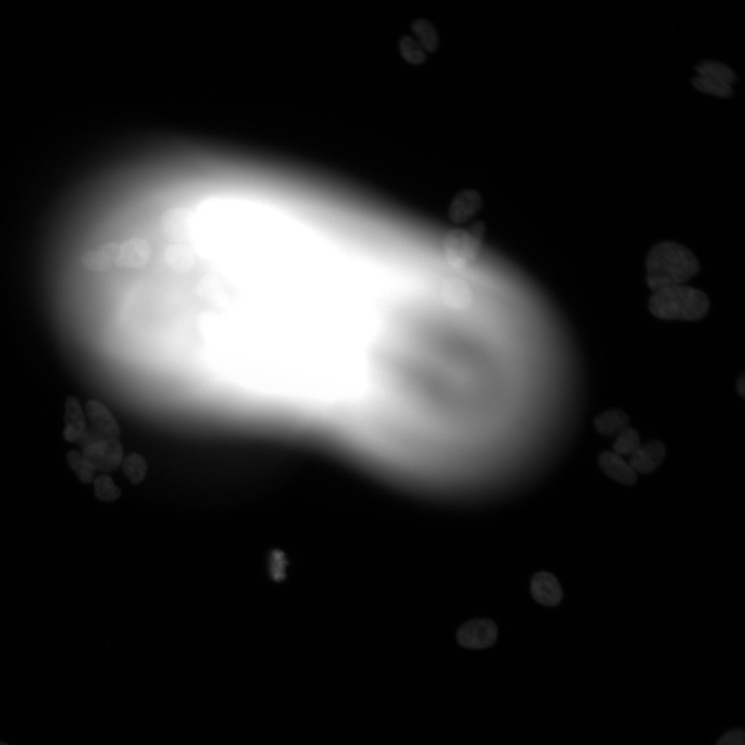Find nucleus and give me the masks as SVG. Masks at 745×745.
<instances>
[{"label": "nucleus", "mask_w": 745, "mask_h": 745, "mask_svg": "<svg viewBox=\"0 0 745 745\" xmlns=\"http://www.w3.org/2000/svg\"><path fill=\"white\" fill-rule=\"evenodd\" d=\"M646 267V283L653 292L666 286L684 284L697 273L699 264L688 248L673 241H664L650 249Z\"/></svg>", "instance_id": "nucleus-1"}, {"label": "nucleus", "mask_w": 745, "mask_h": 745, "mask_svg": "<svg viewBox=\"0 0 745 745\" xmlns=\"http://www.w3.org/2000/svg\"><path fill=\"white\" fill-rule=\"evenodd\" d=\"M648 306L650 312L661 319L697 321L706 315L710 301L703 291L682 284L653 291Z\"/></svg>", "instance_id": "nucleus-2"}, {"label": "nucleus", "mask_w": 745, "mask_h": 745, "mask_svg": "<svg viewBox=\"0 0 745 745\" xmlns=\"http://www.w3.org/2000/svg\"><path fill=\"white\" fill-rule=\"evenodd\" d=\"M484 234V226L477 223L469 228H455L445 235L442 250L447 262L455 268L463 267L477 255Z\"/></svg>", "instance_id": "nucleus-3"}, {"label": "nucleus", "mask_w": 745, "mask_h": 745, "mask_svg": "<svg viewBox=\"0 0 745 745\" xmlns=\"http://www.w3.org/2000/svg\"><path fill=\"white\" fill-rule=\"evenodd\" d=\"M82 455L95 471L112 472L123 460V447L118 438L104 437L83 448Z\"/></svg>", "instance_id": "nucleus-4"}, {"label": "nucleus", "mask_w": 745, "mask_h": 745, "mask_svg": "<svg viewBox=\"0 0 745 745\" xmlns=\"http://www.w3.org/2000/svg\"><path fill=\"white\" fill-rule=\"evenodd\" d=\"M495 623L488 619H474L463 624L458 630L459 644L468 648L480 649L492 646L497 638Z\"/></svg>", "instance_id": "nucleus-5"}, {"label": "nucleus", "mask_w": 745, "mask_h": 745, "mask_svg": "<svg viewBox=\"0 0 745 745\" xmlns=\"http://www.w3.org/2000/svg\"><path fill=\"white\" fill-rule=\"evenodd\" d=\"M151 255L149 243L140 237H132L119 244L115 266L128 269H141Z\"/></svg>", "instance_id": "nucleus-6"}, {"label": "nucleus", "mask_w": 745, "mask_h": 745, "mask_svg": "<svg viewBox=\"0 0 745 745\" xmlns=\"http://www.w3.org/2000/svg\"><path fill=\"white\" fill-rule=\"evenodd\" d=\"M160 224L163 235L174 243L187 239L192 226L189 211L181 207L166 210L161 217Z\"/></svg>", "instance_id": "nucleus-7"}, {"label": "nucleus", "mask_w": 745, "mask_h": 745, "mask_svg": "<svg viewBox=\"0 0 745 745\" xmlns=\"http://www.w3.org/2000/svg\"><path fill=\"white\" fill-rule=\"evenodd\" d=\"M482 203L481 196L477 191L473 189L462 190L452 199L448 207V217L455 224H462L479 211Z\"/></svg>", "instance_id": "nucleus-8"}, {"label": "nucleus", "mask_w": 745, "mask_h": 745, "mask_svg": "<svg viewBox=\"0 0 745 745\" xmlns=\"http://www.w3.org/2000/svg\"><path fill=\"white\" fill-rule=\"evenodd\" d=\"M666 455L664 445L653 441L640 445L631 455L629 464L635 472L650 473L663 461Z\"/></svg>", "instance_id": "nucleus-9"}, {"label": "nucleus", "mask_w": 745, "mask_h": 745, "mask_svg": "<svg viewBox=\"0 0 745 745\" xmlns=\"http://www.w3.org/2000/svg\"><path fill=\"white\" fill-rule=\"evenodd\" d=\"M85 408L89 421L97 431L104 437L119 438V426L106 406L101 401L90 399Z\"/></svg>", "instance_id": "nucleus-10"}, {"label": "nucleus", "mask_w": 745, "mask_h": 745, "mask_svg": "<svg viewBox=\"0 0 745 745\" xmlns=\"http://www.w3.org/2000/svg\"><path fill=\"white\" fill-rule=\"evenodd\" d=\"M530 590L533 598L544 606L557 605L562 591L556 577L545 571L536 573L532 578Z\"/></svg>", "instance_id": "nucleus-11"}, {"label": "nucleus", "mask_w": 745, "mask_h": 745, "mask_svg": "<svg viewBox=\"0 0 745 745\" xmlns=\"http://www.w3.org/2000/svg\"><path fill=\"white\" fill-rule=\"evenodd\" d=\"M603 472L612 479L630 486L635 483L637 474L630 464L613 451H604L598 457Z\"/></svg>", "instance_id": "nucleus-12"}, {"label": "nucleus", "mask_w": 745, "mask_h": 745, "mask_svg": "<svg viewBox=\"0 0 745 745\" xmlns=\"http://www.w3.org/2000/svg\"><path fill=\"white\" fill-rule=\"evenodd\" d=\"M119 244L106 242L86 252L81 258L83 267L92 272L107 270L115 265Z\"/></svg>", "instance_id": "nucleus-13"}, {"label": "nucleus", "mask_w": 745, "mask_h": 745, "mask_svg": "<svg viewBox=\"0 0 745 745\" xmlns=\"http://www.w3.org/2000/svg\"><path fill=\"white\" fill-rule=\"evenodd\" d=\"M64 439L69 442L78 441L86 431L84 414L79 399L74 395H69L65 403Z\"/></svg>", "instance_id": "nucleus-14"}, {"label": "nucleus", "mask_w": 745, "mask_h": 745, "mask_svg": "<svg viewBox=\"0 0 745 745\" xmlns=\"http://www.w3.org/2000/svg\"><path fill=\"white\" fill-rule=\"evenodd\" d=\"M163 260L167 267L172 271L183 273L189 270L194 264V256L186 246L181 243L168 245L163 251Z\"/></svg>", "instance_id": "nucleus-15"}, {"label": "nucleus", "mask_w": 745, "mask_h": 745, "mask_svg": "<svg viewBox=\"0 0 745 745\" xmlns=\"http://www.w3.org/2000/svg\"><path fill=\"white\" fill-rule=\"evenodd\" d=\"M628 417L621 410L613 409L599 415L595 419V428L602 435L611 436L627 427Z\"/></svg>", "instance_id": "nucleus-16"}, {"label": "nucleus", "mask_w": 745, "mask_h": 745, "mask_svg": "<svg viewBox=\"0 0 745 745\" xmlns=\"http://www.w3.org/2000/svg\"><path fill=\"white\" fill-rule=\"evenodd\" d=\"M412 30L417 41L424 50L433 52L438 45V37L435 27L428 21L419 19L413 22Z\"/></svg>", "instance_id": "nucleus-17"}, {"label": "nucleus", "mask_w": 745, "mask_h": 745, "mask_svg": "<svg viewBox=\"0 0 745 745\" xmlns=\"http://www.w3.org/2000/svg\"><path fill=\"white\" fill-rule=\"evenodd\" d=\"M147 463L139 454H129L123 461V471L126 478L134 484H140L147 473Z\"/></svg>", "instance_id": "nucleus-18"}, {"label": "nucleus", "mask_w": 745, "mask_h": 745, "mask_svg": "<svg viewBox=\"0 0 745 745\" xmlns=\"http://www.w3.org/2000/svg\"><path fill=\"white\" fill-rule=\"evenodd\" d=\"M700 76L711 77L728 84L735 81L734 72L727 66L715 61H708L696 68Z\"/></svg>", "instance_id": "nucleus-19"}, {"label": "nucleus", "mask_w": 745, "mask_h": 745, "mask_svg": "<svg viewBox=\"0 0 745 745\" xmlns=\"http://www.w3.org/2000/svg\"><path fill=\"white\" fill-rule=\"evenodd\" d=\"M67 461L81 481L84 484L93 482L95 471L82 453L77 450H70L67 454Z\"/></svg>", "instance_id": "nucleus-20"}, {"label": "nucleus", "mask_w": 745, "mask_h": 745, "mask_svg": "<svg viewBox=\"0 0 745 745\" xmlns=\"http://www.w3.org/2000/svg\"><path fill=\"white\" fill-rule=\"evenodd\" d=\"M640 446L638 433L630 427L621 430L613 444V452L623 456L631 455Z\"/></svg>", "instance_id": "nucleus-21"}, {"label": "nucleus", "mask_w": 745, "mask_h": 745, "mask_svg": "<svg viewBox=\"0 0 745 745\" xmlns=\"http://www.w3.org/2000/svg\"><path fill=\"white\" fill-rule=\"evenodd\" d=\"M692 84L703 92L722 97H729L733 93L730 84L708 77H696L693 79Z\"/></svg>", "instance_id": "nucleus-22"}, {"label": "nucleus", "mask_w": 745, "mask_h": 745, "mask_svg": "<svg viewBox=\"0 0 745 745\" xmlns=\"http://www.w3.org/2000/svg\"><path fill=\"white\" fill-rule=\"evenodd\" d=\"M95 496L101 501H113L120 497L121 491L108 475H99L93 481Z\"/></svg>", "instance_id": "nucleus-23"}, {"label": "nucleus", "mask_w": 745, "mask_h": 745, "mask_svg": "<svg viewBox=\"0 0 745 745\" xmlns=\"http://www.w3.org/2000/svg\"><path fill=\"white\" fill-rule=\"evenodd\" d=\"M399 50L403 58L410 63H421L426 59L425 50L411 37L405 36L401 39Z\"/></svg>", "instance_id": "nucleus-24"}, {"label": "nucleus", "mask_w": 745, "mask_h": 745, "mask_svg": "<svg viewBox=\"0 0 745 745\" xmlns=\"http://www.w3.org/2000/svg\"><path fill=\"white\" fill-rule=\"evenodd\" d=\"M286 566V562L282 556L276 555L273 556L270 562V573L274 580L280 582L285 578Z\"/></svg>", "instance_id": "nucleus-25"}, {"label": "nucleus", "mask_w": 745, "mask_h": 745, "mask_svg": "<svg viewBox=\"0 0 745 745\" xmlns=\"http://www.w3.org/2000/svg\"><path fill=\"white\" fill-rule=\"evenodd\" d=\"M715 745H745V733L743 730L731 731L719 738Z\"/></svg>", "instance_id": "nucleus-26"}, {"label": "nucleus", "mask_w": 745, "mask_h": 745, "mask_svg": "<svg viewBox=\"0 0 745 745\" xmlns=\"http://www.w3.org/2000/svg\"><path fill=\"white\" fill-rule=\"evenodd\" d=\"M736 388L738 393L744 397L745 394V377L744 375L737 380Z\"/></svg>", "instance_id": "nucleus-27"}, {"label": "nucleus", "mask_w": 745, "mask_h": 745, "mask_svg": "<svg viewBox=\"0 0 745 745\" xmlns=\"http://www.w3.org/2000/svg\"><path fill=\"white\" fill-rule=\"evenodd\" d=\"M0 745H8V744H6L5 742H0Z\"/></svg>", "instance_id": "nucleus-28"}]
</instances>
